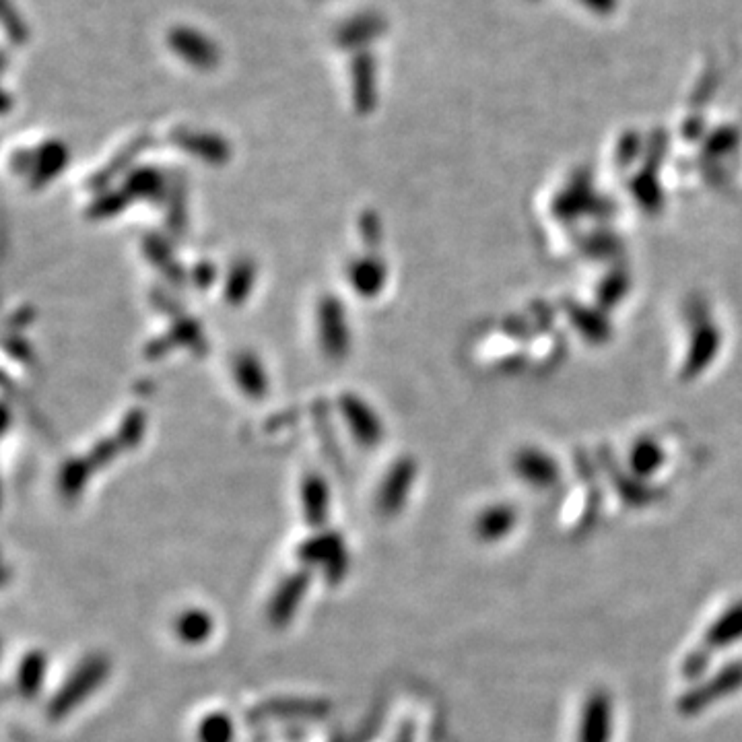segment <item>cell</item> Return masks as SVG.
I'll use <instances>...</instances> for the list:
<instances>
[{"label":"cell","instance_id":"cell-1","mask_svg":"<svg viewBox=\"0 0 742 742\" xmlns=\"http://www.w3.org/2000/svg\"><path fill=\"white\" fill-rule=\"evenodd\" d=\"M112 672V662L106 654L95 652L83 658L75 670L69 674L54 697L48 701L46 714L50 720L58 722L66 716H71L77 707L87 701L101 685H104Z\"/></svg>","mask_w":742,"mask_h":742},{"label":"cell","instance_id":"cell-2","mask_svg":"<svg viewBox=\"0 0 742 742\" xmlns=\"http://www.w3.org/2000/svg\"><path fill=\"white\" fill-rule=\"evenodd\" d=\"M742 689V660L730 662L716 670L710 677L699 681L677 701L679 714L685 718H697L710 710L712 705L732 697Z\"/></svg>","mask_w":742,"mask_h":742},{"label":"cell","instance_id":"cell-3","mask_svg":"<svg viewBox=\"0 0 742 742\" xmlns=\"http://www.w3.org/2000/svg\"><path fill=\"white\" fill-rule=\"evenodd\" d=\"M297 559L303 565H320L330 586H339L349 573V553L339 532H320L297 547Z\"/></svg>","mask_w":742,"mask_h":742},{"label":"cell","instance_id":"cell-4","mask_svg":"<svg viewBox=\"0 0 742 742\" xmlns=\"http://www.w3.org/2000/svg\"><path fill=\"white\" fill-rule=\"evenodd\" d=\"M615 732V703L609 691L594 689L582 703L576 742H611Z\"/></svg>","mask_w":742,"mask_h":742},{"label":"cell","instance_id":"cell-5","mask_svg":"<svg viewBox=\"0 0 742 742\" xmlns=\"http://www.w3.org/2000/svg\"><path fill=\"white\" fill-rule=\"evenodd\" d=\"M332 712V703L318 697H277L256 705L250 720H324Z\"/></svg>","mask_w":742,"mask_h":742},{"label":"cell","instance_id":"cell-6","mask_svg":"<svg viewBox=\"0 0 742 742\" xmlns=\"http://www.w3.org/2000/svg\"><path fill=\"white\" fill-rule=\"evenodd\" d=\"M312 584V571L308 567H299L279 584L271 602H268V623L275 629H285L295 617L299 604L306 598V592Z\"/></svg>","mask_w":742,"mask_h":742},{"label":"cell","instance_id":"cell-7","mask_svg":"<svg viewBox=\"0 0 742 742\" xmlns=\"http://www.w3.org/2000/svg\"><path fill=\"white\" fill-rule=\"evenodd\" d=\"M738 642H742V598L728 604L710 623V627H707V631L701 637L699 646L714 656L716 652L728 650Z\"/></svg>","mask_w":742,"mask_h":742},{"label":"cell","instance_id":"cell-8","mask_svg":"<svg viewBox=\"0 0 742 742\" xmlns=\"http://www.w3.org/2000/svg\"><path fill=\"white\" fill-rule=\"evenodd\" d=\"M46 670H48V656L42 650H31L27 652L17 668V693L23 699H36L42 691V685L46 681Z\"/></svg>","mask_w":742,"mask_h":742},{"label":"cell","instance_id":"cell-9","mask_svg":"<svg viewBox=\"0 0 742 742\" xmlns=\"http://www.w3.org/2000/svg\"><path fill=\"white\" fill-rule=\"evenodd\" d=\"M174 631L180 642H184L186 646H200L213 635L215 621L207 611L188 609L176 617Z\"/></svg>","mask_w":742,"mask_h":742},{"label":"cell","instance_id":"cell-10","mask_svg":"<svg viewBox=\"0 0 742 742\" xmlns=\"http://www.w3.org/2000/svg\"><path fill=\"white\" fill-rule=\"evenodd\" d=\"M514 526H516V512L510 508H503V505H497V508H491L479 516L475 524V532L483 543H495V541H501L503 536H508L514 530Z\"/></svg>","mask_w":742,"mask_h":742},{"label":"cell","instance_id":"cell-11","mask_svg":"<svg viewBox=\"0 0 742 742\" xmlns=\"http://www.w3.org/2000/svg\"><path fill=\"white\" fill-rule=\"evenodd\" d=\"M196 738L198 742H233L235 738L233 720L223 712H213L200 720Z\"/></svg>","mask_w":742,"mask_h":742},{"label":"cell","instance_id":"cell-12","mask_svg":"<svg viewBox=\"0 0 742 742\" xmlns=\"http://www.w3.org/2000/svg\"><path fill=\"white\" fill-rule=\"evenodd\" d=\"M409 479H411V472L404 468L396 470V475L388 479V483L384 485L382 497H380V508L384 514H396L400 510L404 495H407Z\"/></svg>","mask_w":742,"mask_h":742},{"label":"cell","instance_id":"cell-13","mask_svg":"<svg viewBox=\"0 0 742 742\" xmlns=\"http://www.w3.org/2000/svg\"><path fill=\"white\" fill-rule=\"evenodd\" d=\"M303 508H306V518L310 524L318 526L326 518V489L324 485L314 479L303 489Z\"/></svg>","mask_w":742,"mask_h":742}]
</instances>
